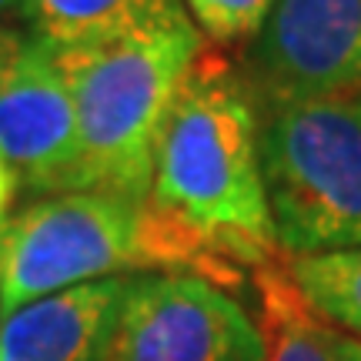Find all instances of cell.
Instances as JSON below:
<instances>
[{"label":"cell","mask_w":361,"mask_h":361,"mask_svg":"<svg viewBox=\"0 0 361 361\" xmlns=\"http://www.w3.org/2000/svg\"><path fill=\"white\" fill-rule=\"evenodd\" d=\"M345 361H361V341H358V338H348V351H345Z\"/></svg>","instance_id":"cell-16"},{"label":"cell","mask_w":361,"mask_h":361,"mask_svg":"<svg viewBox=\"0 0 361 361\" xmlns=\"http://www.w3.org/2000/svg\"><path fill=\"white\" fill-rule=\"evenodd\" d=\"M241 71L261 117L361 94V0H274Z\"/></svg>","instance_id":"cell-5"},{"label":"cell","mask_w":361,"mask_h":361,"mask_svg":"<svg viewBox=\"0 0 361 361\" xmlns=\"http://www.w3.org/2000/svg\"><path fill=\"white\" fill-rule=\"evenodd\" d=\"M178 13L180 0H24L27 34L51 47L111 44Z\"/></svg>","instance_id":"cell-10"},{"label":"cell","mask_w":361,"mask_h":361,"mask_svg":"<svg viewBox=\"0 0 361 361\" xmlns=\"http://www.w3.org/2000/svg\"><path fill=\"white\" fill-rule=\"evenodd\" d=\"M204 47L188 11L111 44L54 47L78 111L80 191L147 197L161 124Z\"/></svg>","instance_id":"cell-3"},{"label":"cell","mask_w":361,"mask_h":361,"mask_svg":"<svg viewBox=\"0 0 361 361\" xmlns=\"http://www.w3.org/2000/svg\"><path fill=\"white\" fill-rule=\"evenodd\" d=\"M291 281L308 305L338 331L361 341V247L308 258H284Z\"/></svg>","instance_id":"cell-11"},{"label":"cell","mask_w":361,"mask_h":361,"mask_svg":"<svg viewBox=\"0 0 361 361\" xmlns=\"http://www.w3.org/2000/svg\"><path fill=\"white\" fill-rule=\"evenodd\" d=\"M17 191H20V180H17V174L11 171V164L0 157V238H4L7 224H11V207H13Z\"/></svg>","instance_id":"cell-13"},{"label":"cell","mask_w":361,"mask_h":361,"mask_svg":"<svg viewBox=\"0 0 361 361\" xmlns=\"http://www.w3.org/2000/svg\"><path fill=\"white\" fill-rule=\"evenodd\" d=\"M104 361H261L258 322L191 274L130 278Z\"/></svg>","instance_id":"cell-6"},{"label":"cell","mask_w":361,"mask_h":361,"mask_svg":"<svg viewBox=\"0 0 361 361\" xmlns=\"http://www.w3.org/2000/svg\"><path fill=\"white\" fill-rule=\"evenodd\" d=\"M147 201L241 271L281 261L261 174V111L238 61L204 47L184 74L157 134Z\"/></svg>","instance_id":"cell-1"},{"label":"cell","mask_w":361,"mask_h":361,"mask_svg":"<svg viewBox=\"0 0 361 361\" xmlns=\"http://www.w3.org/2000/svg\"><path fill=\"white\" fill-rule=\"evenodd\" d=\"M204 44L234 47L261 34L274 0H180Z\"/></svg>","instance_id":"cell-12"},{"label":"cell","mask_w":361,"mask_h":361,"mask_svg":"<svg viewBox=\"0 0 361 361\" xmlns=\"http://www.w3.org/2000/svg\"><path fill=\"white\" fill-rule=\"evenodd\" d=\"M130 278L37 298L0 318V361H104Z\"/></svg>","instance_id":"cell-8"},{"label":"cell","mask_w":361,"mask_h":361,"mask_svg":"<svg viewBox=\"0 0 361 361\" xmlns=\"http://www.w3.org/2000/svg\"><path fill=\"white\" fill-rule=\"evenodd\" d=\"M20 20L24 24V0H0V24Z\"/></svg>","instance_id":"cell-15"},{"label":"cell","mask_w":361,"mask_h":361,"mask_svg":"<svg viewBox=\"0 0 361 361\" xmlns=\"http://www.w3.org/2000/svg\"><path fill=\"white\" fill-rule=\"evenodd\" d=\"M24 37H27V30H17V27H11V24H0V67L11 61L13 51L24 44Z\"/></svg>","instance_id":"cell-14"},{"label":"cell","mask_w":361,"mask_h":361,"mask_svg":"<svg viewBox=\"0 0 361 361\" xmlns=\"http://www.w3.org/2000/svg\"><path fill=\"white\" fill-rule=\"evenodd\" d=\"M137 274H191L224 291L245 281L147 197L54 194L17 211L0 238V318L78 284Z\"/></svg>","instance_id":"cell-2"},{"label":"cell","mask_w":361,"mask_h":361,"mask_svg":"<svg viewBox=\"0 0 361 361\" xmlns=\"http://www.w3.org/2000/svg\"><path fill=\"white\" fill-rule=\"evenodd\" d=\"M0 157L30 194L80 191L74 97L54 47L34 34L0 67Z\"/></svg>","instance_id":"cell-7"},{"label":"cell","mask_w":361,"mask_h":361,"mask_svg":"<svg viewBox=\"0 0 361 361\" xmlns=\"http://www.w3.org/2000/svg\"><path fill=\"white\" fill-rule=\"evenodd\" d=\"M261 174L281 258L361 247V94L261 117Z\"/></svg>","instance_id":"cell-4"},{"label":"cell","mask_w":361,"mask_h":361,"mask_svg":"<svg viewBox=\"0 0 361 361\" xmlns=\"http://www.w3.org/2000/svg\"><path fill=\"white\" fill-rule=\"evenodd\" d=\"M251 278L258 295L261 361H345L348 335L311 308L284 258L251 271Z\"/></svg>","instance_id":"cell-9"}]
</instances>
